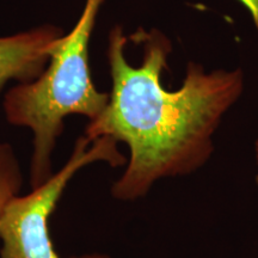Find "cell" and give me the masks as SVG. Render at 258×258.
<instances>
[{
  "mask_svg": "<svg viewBox=\"0 0 258 258\" xmlns=\"http://www.w3.org/2000/svg\"><path fill=\"white\" fill-rule=\"evenodd\" d=\"M143 47V61L133 66L125 57L128 37L116 25L109 34L111 76L109 102L90 121L84 137L122 141L131 152L123 176L112 186L116 199L141 198L156 180L200 169L213 153V135L244 89L240 69L206 72L190 62L182 86L169 91L161 83L172 46L157 29H138L132 36Z\"/></svg>",
  "mask_w": 258,
  "mask_h": 258,
  "instance_id": "1",
  "label": "cell"
},
{
  "mask_svg": "<svg viewBox=\"0 0 258 258\" xmlns=\"http://www.w3.org/2000/svg\"><path fill=\"white\" fill-rule=\"evenodd\" d=\"M104 2L85 0L78 22L54 47L43 72L31 82L18 83L5 95L6 120L34 134V189L53 176L50 158L64 117L83 115L92 121L109 102V93L98 91L92 82L89 61L90 41Z\"/></svg>",
  "mask_w": 258,
  "mask_h": 258,
  "instance_id": "2",
  "label": "cell"
},
{
  "mask_svg": "<svg viewBox=\"0 0 258 258\" xmlns=\"http://www.w3.org/2000/svg\"><path fill=\"white\" fill-rule=\"evenodd\" d=\"M117 143L109 137L90 141L80 137L67 164L47 182L27 196H17L10 202L0 219V258H61L49 237V217L62 195L63 189L77 171L88 164L103 160L111 166L123 165L125 158L117 150ZM78 258H109L84 256Z\"/></svg>",
  "mask_w": 258,
  "mask_h": 258,
  "instance_id": "3",
  "label": "cell"
},
{
  "mask_svg": "<svg viewBox=\"0 0 258 258\" xmlns=\"http://www.w3.org/2000/svg\"><path fill=\"white\" fill-rule=\"evenodd\" d=\"M62 36L63 30L55 25H41L0 36V91L10 82L36 79Z\"/></svg>",
  "mask_w": 258,
  "mask_h": 258,
  "instance_id": "4",
  "label": "cell"
},
{
  "mask_svg": "<svg viewBox=\"0 0 258 258\" xmlns=\"http://www.w3.org/2000/svg\"><path fill=\"white\" fill-rule=\"evenodd\" d=\"M22 185V172L14 150L8 144L0 143V219Z\"/></svg>",
  "mask_w": 258,
  "mask_h": 258,
  "instance_id": "5",
  "label": "cell"
},
{
  "mask_svg": "<svg viewBox=\"0 0 258 258\" xmlns=\"http://www.w3.org/2000/svg\"><path fill=\"white\" fill-rule=\"evenodd\" d=\"M246 8L247 11L250 12L251 18H252L254 27L258 31V0H238Z\"/></svg>",
  "mask_w": 258,
  "mask_h": 258,
  "instance_id": "6",
  "label": "cell"
},
{
  "mask_svg": "<svg viewBox=\"0 0 258 258\" xmlns=\"http://www.w3.org/2000/svg\"><path fill=\"white\" fill-rule=\"evenodd\" d=\"M256 161H257V167H258V140L256 143ZM256 182H257V185H258V173H257V177H256Z\"/></svg>",
  "mask_w": 258,
  "mask_h": 258,
  "instance_id": "7",
  "label": "cell"
}]
</instances>
